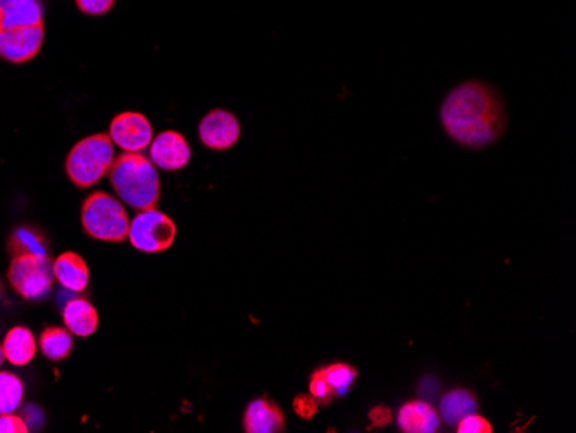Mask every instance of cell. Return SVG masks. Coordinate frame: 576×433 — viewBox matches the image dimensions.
<instances>
[{
  "label": "cell",
  "mask_w": 576,
  "mask_h": 433,
  "mask_svg": "<svg viewBox=\"0 0 576 433\" xmlns=\"http://www.w3.org/2000/svg\"><path fill=\"white\" fill-rule=\"evenodd\" d=\"M440 123L456 144L483 149L501 139L508 113L501 94L480 80L459 83L445 95Z\"/></svg>",
  "instance_id": "cell-1"
},
{
  "label": "cell",
  "mask_w": 576,
  "mask_h": 433,
  "mask_svg": "<svg viewBox=\"0 0 576 433\" xmlns=\"http://www.w3.org/2000/svg\"><path fill=\"white\" fill-rule=\"evenodd\" d=\"M109 180L119 199L137 211L157 208L161 199V180L156 164L142 152H123L114 157Z\"/></svg>",
  "instance_id": "cell-2"
},
{
  "label": "cell",
  "mask_w": 576,
  "mask_h": 433,
  "mask_svg": "<svg viewBox=\"0 0 576 433\" xmlns=\"http://www.w3.org/2000/svg\"><path fill=\"white\" fill-rule=\"evenodd\" d=\"M113 163V140L106 133H95L80 140L69 151L64 168L78 189H90L109 175Z\"/></svg>",
  "instance_id": "cell-3"
},
{
  "label": "cell",
  "mask_w": 576,
  "mask_h": 433,
  "mask_svg": "<svg viewBox=\"0 0 576 433\" xmlns=\"http://www.w3.org/2000/svg\"><path fill=\"white\" fill-rule=\"evenodd\" d=\"M82 225L88 237L119 244L128 239L130 218L116 197L106 192H94L83 202Z\"/></svg>",
  "instance_id": "cell-4"
},
{
  "label": "cell",
  "mask_w": 576,
  "mask_h": 433,
  "mask_svg": "<svg viewBox=\"0 0 576 433\" xmlns=\"http://www.w3.org/2000/svg\"><path fill=\"white\" fill-rule=\"evenodd\" d=\"M7 280L26 301H42L51 294L54 285L52 261L47 254H19L14 256L7 270Z\"/></svg>",
  "instance_id": "cell-5"
},
{
  "label": "cell",
  "mask_w": 576,
  "mask_h": 433,
  "mask_svg": "<svg viewBox=\"0 0 576 433\" xmlns=\"http://www.w3.org/2000/svg\"><path fill=\"white\" fill-rule=\"evenodd\" d=\"M176 239L175 221L159 209H144L130 221L128 240L140 252L156 254L170 249Z\"/></svg>",
  "instance_id": "cell-6"
},
{
  "label": "cell",
  "mask_w": 576,
  "mask_h": 433,
  "mask_svg": "<svg viewBox=\"0 0 576 433\" xmlns=\"http://www.w3.org/2000/svg\"><path fill=\"white\" fill-rule=\"evenodd\" d=\"M45 26H26L13 30H0V59L7 63L25 64L33 61L42 51Z\"/></svg>",
  "instance_id": "cell-7"
},
{
  "label": "cell",
  "mask_w": 576,
  "mask_h": 433,
  "mask_svg": "<svg viewBox=\"0 0 576 433\" xmlns=\"http://www.w3.org/2000/svg\"><path fill=\"white\" fill-rule=\"evenodd\" d=\"M109 137L123 152H144L152 142L151 121L135 111L119 113L111 121Z\"/></svg>",
  "instance_id": "cell-8"
},
{
  "label": "cell",
  "mask_w": 576,
  "mask_h": 433,
  "mask_svg": "<svg viewBox=\"0 0 576 433\" xmlns=\"http://www.w3.org/2000/svg\"><path fill=\"white\" fill-rule=\"evenodd\" d=\"M199 139L211 151H228L240 139V121L226 109H213L199 123Z\"/></svg>",
  "instance_id": "cell-9"
},
{
  "label": "cell",
  "mask_w": 576,
  "mask_h": 433,
  "mask_svg": "<svg viewBox=\"0 0 576 433\" xmlns=\"http://www.w3.org/2000/svg\"><path fill=\"white\" fill-rule=\"evenodd\" d=\"M149 149H151L149 154H151L152 163L156 164V168L164 171L183 170L192 157L187 139L182 133L173 132V130L159 133L156 139H152Z\"/></svg>",
  "instance_id": "cell-10"
},
{
  "label": "cell",
  "mask_w": 576,
  "mask_h": 433,
  "mask_svg": "<svg viewBox=\"0 0 576 433\" xmlns=\"http://www.w3.org/2000/svg\"><path fill=\"white\" fill-rule=\"evenodd\" d=\"M285 415L282 408L266 397L254 399L244 413V430L247 433L283 432Z\"/></svg>",
  "instance_id": "cell-11"
},
{
  "label": "cell",
  "mask_w": 576,
  "mask_h": 433,
  "mask_svg": "<svg viewBox=\"0 0 576 433\" xmlns=\"http://www.w3.org/2000/svg\"><path fill=\"white\" fill-rule=\"evenodd\" d=\"M44 23L40 0H0V30L26 28Z\"/></svg>",
  "instance_id": "cell-12"
},
{
  "label": "cell",
  "mask_w": 576,
  "mask_h": 433,
  "mask_svg": "<svg viewBox=\"0 0 576 433\" xmlns=\"http://www.w3.org/2000/svg\"><path fill=\"white\" fill-rule=\"evenodd\" d=\"M397 425L406 433H433L440 427V415L432 404L409 401L399 409Z\"/></svg>",
  "instance_id": "cell-13"
},
{
  "label": "cell",
  "mask_w": 576,
  "mask_h": 433,
  "mask_svg": "<svg viewBox=\"0 0 576 433\" xmlns=\"http://www.w3.org/2000/svg\"><path fill=\"white\" fill-rule=\"evenodd\" d=\"M54 278L71 292H83L90 282V271L82 256L76 252H63L56 261H52Z\"/></svg>",
  "instance_id": "cell-14"
},
{
  "label": "cell",
  "mask_w": 576,
  "mask_h": 433,
  "mask_svg": "<svg viewBox=\"0 0 576 433\" xmlns=\"http://www.w3.org/2000/svg\"><path fill=\"white\" fill-rule=\"evenodd\" d=\"M63 321L66 328L78 337H90L99 328L97 309L83 297H76L64 306Z\"/></svg>",
  "instance_id": "cell-15"
},
{
  "label": "cell",
  "mask_w": 576,
  "mask_h": 433,
  "mask_svg": "<svg viewBox=\"0 0 576 433\" xmlns=\"http://www.w3.org/2000/svg\"><path fill=\"white\" fill-rule=\"evenodd\" d=\"M2 349L6 361L14 366H26L37 354V342L30 328L14 327L6 333Z\"/></svg>",
  "instance_id": "cell-16"
},
{
  "label": "cell",
  "mask_w": 576,
  "mask_h": 433,
  "mask_svg": "<svg viewBox=\"0 0 576 433\" xmlns=\"http://www.w3.org/2000/svg\"><path fill=\"white\" fill-rule=\"evenodd\" d=\"M478 409V401H476L475 394L471 390L454 389L447 392L442 401H440V413H442V420L449 425V427H456L459 420H463L464 416L476 413Z\"/></svg>",
  "instance_id": "cell-17"
},
{
  "label": "cell",
  "mask_w": 576,
  "mask_h": 433,
  "mask_svg": "<svg viewBox=\"0 0 576 433\" xmlns=\"http://www.w3.org/2000/svg\"><path fill=\"white\" fill-rule=\"evenodd\" d=\"M7 249H9L11 258L19 256V254L45 256L49 251V244H47L44 233L40 232L38 228L19 226L11 233L9 242H7Z\"/></svg>",
  "instance_id": "cell-18"
},
{
  "label": "cell",
  "mask_w": 576,
  "mask_h": 433,
  "mask_svg": "<svg viewBox=\"0 0 576 433\" xmlns=\"http://www.w3.org/2000/svg\"><path fill=\"white\" fill-rule=\"evenodd\" d=\"M38 347L49 361H64L73 351V333L68 328H45L40 333Z\"/></svg>",
  "instance_id": "cell-19"
},
{
  "label": "cell",
  "mask_w": 576,
  "mask_h": 433,
  "mask_svg": "<svg viewBox=\"0 0 576 433\" xmlns=\"http://www.w3.org/2000/svg\"><path fill=\"white\" fill-rule=\"evenodd\" d=\"M25 396V385L11 371H0V415L14 413Z\"/></svg>",
  "instance_id": "cell-20"
},
{
  "label": "cell",
  "mask_w": 576,
  "mask_h": 433,
  "mask_svg": "<svg viewBox=\"0 0 576 433\" xmlns=\"http://www.w3.org/2000/svg\"><path fill=\"white\" fill-rule=\"evenodd\" d=\"M325 371L328 382L332 385L337 397L345 396L351 389L352 383L356 382L357 370L351 364L333 363L325 366Z\"/></svg>",
  "instance_id": "cell-21"
},
{
  "label": "cell",
  "mask_w": 576,
  "mask_h": 433,
  "mask_svg": "<svg viewBox=\"0 0 576 433\" xmlns=\"http://www.w3.org/2000/svg\"><path fill=\"white\" fill-rule=\"evenodd\" d=\"M309 392H311V396H313L321 406H328V404L337 397L335 390H333L332 385L328 382L325 368H320V370L314 371L313 375H311Z\"/></svg>",
  "instance_id": "cell-22"
},
{
  "label": "cell",
  "mask_w": 576,
  "mask_h": 433,
  "mask_svg": "<svg viewBox=\"0 0 576 433\" xmlns=\"http://www.w3.org/2000/svg\"><path fill=\"white\" fill-rule=\"evenodd\" d=\"M456 432L458 433H492V423L483 416L471 413V415L464 416L463 420H459L456 425Z\"/></svg>",
  "instance_id": "cell-23"
},
{
  "label": "cell",
  "mask_w": 576,
  "mask_h": 433,
  "mask_svg": "<svg viewBox=\"0 0 576 433\" xmlns=\"http://www.w3.org/2000/svg\"><path fill=\"white\" fill-rule=\"evenodd\" d=\"M76 7L87 16H104L113 11L116 0H75Z\"/></svg>",
  "instance_id": "cell-24"
},
{
  "label": "cell",
  "mask_w": 576,
  "mask_h": 433,
  "mask_svg": "<svg viewBox=\"0 0 576 433\" xmlns=\"http://www.w3.org/2000/svg\"><path fill=\"white\" fill-rule=\"evenodd\" d=\"M318 402L313 396H306V394H299L294 399V411L302 420H313L314 415L318 413Z\"/></svg>",
  "instance_id": "cell-25"
},
{
  "label": "cell",
  "mask_w": 576,
  "mask_h": 433,
  "mask_svg": "<svg viewBox=\"0 0 576 433\" xmlns=\"http://www.w3.org/2000/svg\"><path fill=\"white\" fill-rule=\"evenodd\" d=\"M28 432V425L23 418L14 415V413H6L0 415V433H26Z\"/></svg>",
  "instance_id": "cell-26"
},
{
  "label": "cell",
  "mask_w": 576,
  "mask_h": 433,
  "mask_svg": "<svg viewBox=\"0 0 576 433\" xmlns=\"http://www.w3.org/2000/svg\"><path fill=\"white\" fill-rule=\"evenodd\" d=\"M370 418L371 425L376 428L387 427L392 423V411L387 406H382V404H378L375 408L370 409Z\"/></svg>",
  "instance_id": "cell-27"
},
{
  "label": "cell",
  "mask_w": 576,
  "mask_h": 433,
  "mask_svg": "<svg viewBox=\"0 0 576 433\" xmlns=\"http://www.w3.org/2000/svg\"><path fill=\"white\" fill-rule=\"evenodd\" d=\"M4 361H6V356H4V349L0 346V366L4 364Z\"/></svg>",
  "instance_id": "cell-28"
},
{
  "label": "cell",
  "mask_w": 576,
  "mask_h": 433,
  "mask_svg": "<svg viewBox=\"0 0 576 433\" xmlns=\"http://www.w3.org/2000/svg\"><path fill=\"white\" fill-rule=\"evenodd\" d=\"M2 292H4V289H2V283H0V295H2Z\"/></svg>",
  "instance_id": "cell-29"
}]
</instances>
